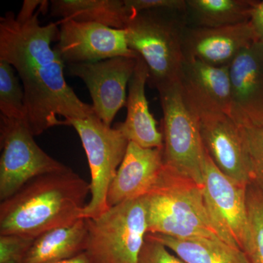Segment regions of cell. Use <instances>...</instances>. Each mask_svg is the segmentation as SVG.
I'll use <instances>...</instances> for the list:
<instances>
[{
    "instance_id": "1",
    "label": "cell",
    "mask_w": 263,
    "mask_h": 263,
    "mask_svg": "<svg viewBox=\"0 0 263 263\" xmlns=\"http://www.w3.org/2000/svg\"><path fill=\"white\" fill-rule=\"evenodd\" d=\"M41 13H46L40 10L23 22L10 11L0 18V60L18 72L25 94L24 122L34 136L95 114L66 82L65 63L51 47L59 38V23L41 25Z\"/></svg>"
},
{
    "instance_id": "2",
    "label": "cell",
    "mask_w": 263,
    "mask_h": 263,
    "mask_svg": "<svg viewBox=\"0 0 263 263\" xmlns=\"http://www.w3.org/2000/svg\"><path fill=\"white\" fill-rule=\"evenodd\" d=\"M89 183L72 169L38 176L0 203V235L36 238L83 219Z\"/></svg>"
},
{
    "instance_id": "3",
    "label": "cell",
    "mask_w": 263,
    "mask_h": 263,
    "mask_svg": "<svg viewBox=\"0 0 263 263\" xmlns=\"http://www.w3.org/2000/svg\"><path fill=\"white\" fill-rule=\"evenodd\" d=\"M144 197L148 233L180 239H220L208 212L202 186L193 180L164 166Z\"/></svg>"
},
{
    "instance_id": "4",
    "label": "cell",
    "mask_w": 263,
    "mask_h": 263,
    "mask_svg": "<svg viewBox=\"0 0 263 263\" xmlns=\"http://www.w3.org/2000/svg\"><path fill=\"white\" fill-rule=\"evenodd\" d=\"M186 27V12L176 10H144L128 21L124 29L128 46L146 62L152 87L179 81Z\"/></svg>"
},
{
    "instance_id": "5",
    "label": "cell",
    "mask_w": 263,
    "mask_h": 263,
    "mask_svg": "<svg viewBox=\"0 0 263 263\" xmlns=\"http://www.w3.org/2000/svg\"><path fill=\"white\" fill-rule=\"evenodd\" d=\"M86 252L93 263H138L148 233L145 197L110 207L96 219H86Z\"/></svg>"
},
{
    "instance_id": "6",
    "label": "cell",
    "mask_w": 263,
    "mask_h": 263,
    "mask_svg": "<svg viewBox=\"0 0 263 263\" xmlns=\"http://www.w3.org/2000/svg\"><path fill=\"white\" fill-rule=\"evenodd\" d=\"M157 89L163 112L164 166L202 186L205 152L200 119L185 103L179 81Z\"/></svg>"
},
{
    "instance_id": "7",
    "label": "cell",
    "mask_w": 263,
    "mask_h": 263,
    "mask_svg": "<svg viewBox=\"0 0 263 263\" xmlns=\"http://www.w3.org/2000/svg\"><path fill=\"white\" fill-rule=\"evenodd\" d=\"M80 137L88 163L91 199L83 213L84 219H96L110 208L107 196L127 152L129 141L117 128L102 122L96 114L70 122Z\"/></svg>"
},
{
    "instance_id": "8",
    "label": "cell",
    "mask_w": 263,
    "mask_h": 263,
    "mask_svg": "<svg viewBox=\"0 0 263 263\" xmlns=\"http://www.w3.org/2000/svg\"><path fill=\"white\" fill-rule=\"evenodd\" d=\"M0 200L16 193L38 176L70 168L48 155L23 121L0 116Z\"/></svg>"
},
{
    "instance_id": "9",
    "label": "cell",
    "mask_w": 263,
    "mask_h": 263,
    "mask_svg": "<svg viewBox=\"0 0 263 263\" xmlns=\"http://www.w3.org/2000/svg\"><path fill=\"white\" fill-rule=\"evenodd\" d=\"M202 190L208 212L219 238L245 252L251 241L247 187L219 171L206 152Z\"/></svg>"
},
{
    "instance_id": "10",
    "label": "cell",
    "mask_w": 263,
    "mask_h": 263,
    "mask_svg": "<svg viewBox=\"0 0 263 263\" xmlns=\"http://www.w3.org/2000/svg\"><path fill=\"white\" fill-rule=\"evenodd\" d=\"M137 59L119 57L92 63L67 65L70 76L84 81L89 89L95 114L106 125H111L119 110L127 103V87Z\"/></svg>"
},
{
    "instance_id": "11",
    "label": "cell",
    "mask_w": 263,
    "mask_h": 263,
    "mask_svg": "<svg viewBox=\"0 0 263 263\" xmlns=\"http://www.w3.org/2000/svg\"><path fill=\"white\" fill-rule=\"evenodd\" d=\"M59 24L60 34L56 48L67 65L138 56L128 46L124 29L68 19H62Z\"/></svg>"
},
{
    "instance_id": "12",
    "label": "cell",
    "mask_w": 263,
    "mask_h": 263,
    "mask_svg": "<svg viewBox=\"0 0 263 263\" xmlns=\"http://www.w3.org/2000/svg\"><path fill=\"white\" fill-rule=\"evenodd\" d=\"M179 83L185 103L199 119L227 114L231 107L230 66L184 59Z\"/></svg>"
},
{
    "instance_id": "13",
    "label": "cell",
    "mask_w": 263,
    "mask_h": 263,
    "mask_svg": "<svg viewBox=\"0 0 263 263\" xmlns=\"http://www.w3.org/2000/svg\"><path fill=\"white\" fill-rule=\"evenodd\" d=\"M230 117L241 127H263V45L254 43L230 65Z\"/></svg>"
},
{
    "instance_id": "14",
    "label": "cell",
    "mask_w": 263,
    "mask_h": 263,
    "mask_svg": "<svg viewBox=\"0 0 263 263\" xmlns=\"http://www.w3.org/2000/svg\"><path fill=\"white\" fill-rule=\"evenodd\" d=\"M200 128L204 149L218 169L247 187L251 176L241 127L229 115L218 114L200 119Z\"/></svg>"
},
{
    "instance_id": "15",
    "label": "cell",
    "mask_w": 263,
    "mask_h": 263,
    "mask_svg": "<svg viewBox=\"0 0 263 263\" xmlns=\"http://www.w3.org/2000/svg\"><path fill=\"white\" fill-rule=\"evenodd\" d=\"M255 42L249 22L216 28L187 26L183 34V54L185 59L209 65L230 66L240 52Z\"/></svg>"
},
{
    "instance_id": "16",
    "label": "cell",
    "mask_w": 263,
    "mask_h": 263,
    "mask_svg": "<svg viewBox=\"0 0 263 263\" xmlns=\"http://www.w3.org/2000/svg\"><path fill=\"white\" fill-rule=\"evenodd\" d=\"M163 148H146L129 142L127 152L109 188V208L144 197L163 169Z\"/></svg>"
},
{
    "instance_id": "17",
    "label": "cell",
    "mask_w": 263,
    "mask_h": 263,
    "mask_svg": "<svg viewBox=\"0 0 263 263\" xmlns=\"http://www.w3.org/2000/svg\"><path fill=\"white\" fill-rule=\"evenodd\" d=\"M149 71L146 62L138 56L134 72L128 85L127 114L124 122L115 127L129 142L146 148H163V136L157 128V122L151 114L146 96Z\"/></svg>"
},
{
    "instance_id": "18",
    "label": "cell",
    "mask_w": 263,
    "mask_h": 263,
    "mask_svg": "<svg viewBox=\"0 0 263 263\" xmlns=\"http://www.w3.org/2000/svg\"><path fill=\"white\" fill-rule=\"evenodd\" d=\"M87 240V221L83 218L34 238L24 263H51L71 258L86 252Z\"/></svg>"
},
{
    "instance_id": "19",
    "label": "cell",
    "mask_w": 263,
    "mask_h": 263,
    "mask_svg": "<svg viewBox=\"0 0 263 263\" xmlns=\"http://www.w3.org/2000/svg\"><path fill=\"white\" fill-rule=\"evenodd\" d=\"M49 9L53 17L117 29H125L133 16L125 0H52Z\"/></svg>"
},
{
    "instance_id": "20",
    "label": "cell",
    "mask_w": 263,
    "mask_h": 263,
    "mask_svg": "<svg viewBox=\"0 0 263 263\" xmlns=\"http://www.w3.org/2000/svg\"><path fill=\"white\" fill-rule=\"evenodd\" d=\"M148 235L163 243L186 263H251L243 251L220 239H180L167 235Z\"/></svg>"
},
{
    "instance_id": "21",
    "label": "cell",
    "mask_w": 263,
    "mask_h": 263,
    "mask_svg": "<svg viewBox=\"0 0 263 263\" xmlns=\"http://www.w3.org/2000/svg\"><path fill=\"white\" fill-rule=\"evenodd\" d=\"M255 0H186L188 27L216 28L247 23Z\"/></svg>"
},
{
    "instance_id": "22",
    "label": "cell",
    "mask_w": 263,
    "mask_h": 263,
    "mask_svg": "<svg viewBox=\"0 0 263 263\" xmlns=\"http://www.w3.org/2000/svg\"><path fill=\"white\" fill-rule=\"evenodd\" d=\"M0 111L5 118L24 120L25 94L19 83L15 69L4 60H0Z\"/></svg>"
},
{
    "instance_id": "23",
    "label": "cell",
    "mask_w": 263,
    "mask_h": 263,
    "mask_svg": "<svg viewBox=\"0 0 263 263\" xmlns=\"http://www.w3.org/2000/svg\"><path fill=\"white\" fill-rule=\"evenodd\" d=\"M251 241L245 251L249 262L263 263V191L254 183L247 186Z\"/></svg>"
},
{
    "instance_id": "24",
    "label": "cell",
    "mask_w": 263,
    "mask_h": 263,
    "mask_svg": "<svg viewBox=\"0 0 263 263\" xmlns=\"http://www.w3.org/2000/svg\"><path fill=\"white\" fill-rule=\"evenodd\" d=\"M241 128L248 159L251 182L257 185L263 191V127Z\"/></svg>"
},
{
    "instance_id": "25",
    "label": "cell",
    "mask_w": 263,
    "mask_h": 263,
    "mask_svg": "<svg viewBox=\"0 0 263 263\" xmlns=\"http://www.w3.org/2000/svg\"><path fill=\"white\" fill-rule=\"evenodd\" d=\"M34 238L18 235H0V263H24Z\"/></svg>"
},
{
    "instance_id": "26",
    "label": "cell",
    "mask_w": 263,
    "mask_h": 263,
    "mask_svg": "<svg viewBox=\"0 0 263 263\" xmlns=\"http://www.w3.org/2000/svg\"><path fill=\"white\" fill-rule=\"evenodd\" d=\"M138 263H186L176 254H171L159 240L147 234Z\"/></svg>"
},
{
    "instance_id": "27",
    "label": "cell",
    "mask_w": 263,
    "mask_h": 263,
    "mask_svg": "<svg viewBox=\"0 0 263 263\" xmlns=\"http://www.w3.org/2000/svg\"><path fill=\"white\" fill-rule=\"evenodd\" d=\"M128 9L134 15L144 10L163 9L186 12V0H125Z\"/></svg>"
},
{
    "instance_id": "28",
    "label": "cell",
    "mask_w": 263,
    "mask_h": 263,
    "mask_svg": "<svg viewBox=\"0 0 263 263\" xmlns=\"http://www.w3.org/2000/svg\"><path fill=\"white\" fill-rule=\"evenodd\" d=\"M49 6L50 2L47 0H24L20 11L15 17L20 22L28 20L40 10H43L46 13Z\"/></svg>"
},
{
    "instance_id": "29",
    "label": "cell",
    "mask_w": 263,
    "mask_h": 263,
    "mask_svg": "<svg viewBox=\"0 0 263 263\" xmlns=\"http://www.w3.org/2000/svg\"><path fill=\"white\" fill-rule=\"evenodd\" d=\"M249 24L253 29L257 42L263 45V0H255L251 10Z\"/></svg>"
},
{
    "instance_id": "30",
    "label": "cell",
    "mask_w": 263,
    "mask_h": 263,
    "mask_svg": "<svg viewBox=\"0 0 263 263\" xmlns=\"http://www.w3.org/2000/svg\"><path fill=\"white\" fill-rule=\"evenodd\" d=\"M51 263H93L89 255L86 252L79 254V255L71 258L63 259V260L57 261V262Z\"/></svg>"
}]
</instances>
